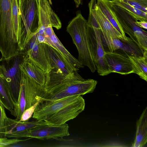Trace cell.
I'll use <instances>...</instances> for the list:
<instances>
[{"label": "cell", "mask_w": 147, "mask_h": 147, "mask_svg": "<svg viewBox=\"0 0 147 147\" xmlns=\"http://www.w3.org/2000/svg\"><path fill=\"white\" fill-rule=\"evenodd\" d=\"M136 24L139 27L142 28L147 29V21L144 20L137 21L136 22Z\"/></svg>", "instance_id": "30"}, {"label": "cell", "mask_w": 147, "mask_h": 147, "mask_svg": "<svg viewBox=\"0 0 147 147\" xmlns=\"http://www.w3.org/2000/svg\"><path fill=\"white\" fill-rule=\"evenodd\" d=\"M12 0H0V52L7 59L20 51L12 18Z\"/></svg>", "instance_id": "4"}, {"label": "cell", "mask_w": 147, "mask_h": 147, "mask_svg": "<svg viewBox=\"0 0 147 147\" xmlns=\"http://www.w3.org/2000/svg\"><path fill=\"white\" fill-rule=\"evenodd\" d=\"M127 55L134 69V73L147 82V57Z\"/></svg>", "instance_id": "22"}, {"label": "cell", "mask_w": 147, "mask_h": 147, "mask_svg": "<svg viewBox=\"0 0 147 147\" xmlns=\"http://www.w3.org/2000/svg\"><path fill=\"white\" fill-rule=\"evenodd\" d=\"M1 104H1V102H0V106H1Z\"/></svg>", "instance_id": "33"}, {"label": "cell", "mask_w": 147, "mask_h": 147, "mask_svg": "<svg viewBox=\"0 0 147 147\" xmlns=\"http://www.w3.org/2000/svg\"><path fill=\"white\" fill-rule=\"evenodd\" d=\"M5 108L1 104L0 106V138H6L5 125V118L6 115Z\"/></svg>", "instance_id": "27"}, {"label": "cell", "mask_w": 147, "mask_h": 147, "mask_svg": "<svg viewBox=\"0 0 147 147\" xmlns=\"http://www.w3.org/2000/svg\"><path fill=\"white\" fill-rule=\"evenodd\" d=\"M21 83L24 89L26 110L38 102L37 98L43 92L44 87L35 82L22 71Z\"/></svg>", "instance_id": "13"}, {"label": "cell", "mask_w": 147, "mask_h": 147, "mask_svg": "<svg viewBox=\"0 0 147 147\" xmlns=\"http://www.w3.org/2000/svg\"><path fill=\"white\" fill-rule=\"evenodd\" d=\"M48 1L50 5H52L51 0H39V2L42 4L43 5H45L46 3Z\"/></svg>", "instance_id": "32"}, {"label": "cell", "mask_w": 147, "mask_h": 147, "mask_svg": "<svg viewBox=\"0 0 147 147\" xmlns=\"http://www.w3.org/2000/svg\"><path fill=\"white\" fill-rule=\"evenodd\" d=\"M101 37L103 45H106L110 52L119 50L129 55L138 57L143 56L144 51L130 37H128L127 40L122 41L118 38L103 36L101 33Z\"/></svg>", "instance_id": "11"}, {"label": "cell", "mask_w": 147, "mask_h": 147, "mask_svg": "<svg viewBox=\"0 0 147 147\" xmlns=\"http://www.w3.org/2000/svg\"><path fill=\"white\" fill-rule=\"evenodd\" d=\"M105 57L112 73L121 75L134 73V69L127 54L105 51Z\"/></svg>", "instance_id": "12"}, {"label": "cell", "mask_w": 147, "mask_h": 147, "mask_svg": "<svg viewBox=\"0 0 147 147\" xmlns=\"http://www.w3.org/2000/svg\"><path fill=\"white\" fill-rule=\"evenodd\" d=\"M95 16L102 36L118 38L122 41H126L107 19L96 4L95 7Z\"/></svg>", "instance_id": "20"}, {"label": "cell", "mask_w": 147, "mask_h": 147, "mask_svg": "<svg viewBox=\"0 0 147 147\" xmlns=\"http://www.w3.org/2000/svg\"><path fill=\"white\" fill-rule=\"evenodd\" d=\"M136 130L133 147H142L147 142V107L143 110L136 122Z\"/></svg>", "instance_id": "21"}, {"label": "cell", "mask_w": 147, "mask_h": 147, "mask_svg": "<svg viewBox=\"0 0 147 147\" xmlns=\"http://www.w3.org/2000/svg\"><path fill=\"white\" fill-rule=\"evenodd\" d=\"M38 103V102H37L30 108L26 110L22 114L21 118L19 121L21 122L28 121V120L32 115Z\"/></svg>", "instance_id": "28"}, {"label": "cell", "mask_w": 147, "mask_h": 147, "mask_svg": "<svg viewBox=\"0 0 147 147\" xmlns=\"http://www.w3.org/2000/svg\"><path fill=\"white\" fill-rule=\"evenodd\" d=\"M111 0L113 4L120 7L129 12L138 20L147 21V13L134 7L123 0Z\"/></svg>", "instance_id": "24"}, {"label": "cell", "mask_w": 147, "mask_h": 147, "mask_svg": "<svg viewBox=\"0 0 147 147\" xmlns=\"http://www.w3.org/2000/svg\"><path fill=\"white\" fill-rule=\"evenodd\" d=\"M87 20L82 14L78 13L69 23L67 32L71 36L78 53V60L83 65L94 73L96 67L92 57L86 31Z\"/></svg>", "instance_id": "3"}, {"label": "cell", "mask_w": 147, "mask_h": 147, "mask_svg": "<svg viewBox=\"0 0 147 147\" xmlns=\"http://www.w3.org/2000/svg\"><path fill=\"white\" fill-rule=\"evenodd\" d=\"M85 107L84 100L81 96H69L45 105L37 104L32 117L48 124L59 125L76 118Z\"/></svg>", "instance_id": "2"}, {"label": "cell", "mask_w": 147, "mask_h": 147, "mask_svg": "<svg viewBox=\"0 0 147 147\" xmlns=\"http://www.w3.org/2000/svg\"><path fill=\"white\" fill-rule=\"evenodd\" d=\"M134 7L147 13V0H123Z\"/></svg>", "instance_id": "26"}, {"label": "cell", "mask_w": 147, "mask_h": 147, "mask_svg": "<svg viewBox=\"0 0 147 147\" xmlns=\"http://www.w3.org/2000/svg\"><path fill=\"white\" fill-rule=\"evenodd\" d=\"M69 125L66 123L59 125L47 124L11 134L7 138H30L43 140H63L64 137L69 135Z\"/></svg>", "instance_id": "8"}, {"label": "cell", "mask_w": 147, "mask_h": 147, "mask_svg": "<svg viewBox=\"0 0 147 147\" xmlns=\"http://www.w3.org/2000/svg\"><path fill=\"white\" fill-rule=\"evenodd\" d=\"M112 6L124 32L142 50L147 51V32L136 24L137 19L124 9L113 3Z\"/></svg>", "instance_id": "7"}, {"label": "cell", "mask_w": 147, "mask_h": 147, "mask_svg": "<svg viewBox=\"0 0 147 147\" xmlns=\"http://www.w3.org/2000/svg\"><path fill=\"white\" fill-rule=\"evenodd\" d=\"M38 2H38H39V0H36Z\"/></svg>", "instance_id": "34"}, {"label": "cell", "mask_w": 147, "mask_h": 147, "mask_svg": "<svg viewBox=\"0 0 147 147\" xmlns=\"http://www.w3.org/2000/svg\"><path fill=\"white\" fill-rule=\"evenodd\" d=\"M46 9H45L39 5V22L36 33L43 36H44L45 28L49 25H51L57 30L59 29L61 26L59 18L52 9L49 3L46 4Z\"/></svg>", "instance_id": "15"}, {"label": "cell", "mask_w": 147, "mask_h": 147, "mask_svg": "<svg viewBox=\"0 0 147 147\" xmlns=\"http://www.w3.org/2000/svg\"><path fill=\"white\" fill-rule=\"evenodd\" d=\"M45 52L48 61L51 68L55 71L65 75L77 71L63 58L53 47L44 43Z\"/></svg>", "instance_id": "14"}, {"label": "cell", "mask_w": 147, "mask_h": 147, "mask_svg": "<svg viewBox=\"0 0 147 147\" xmlns=\"http://www.w3.org/2000/svg\"><path fill=\"white\" fill-rule=\"evenodd\" d=\"M25 140H20L16 138L9 139L7 138H0V147H10L12 145Z\"/></svg>", "instance_id": "29"}, {"label": "cell", "mask_w": 147, "mask_h": 147, "mask_svg": "<svg viewBox=\"0 0 147 147\" xmlns=\"http://www.w3.org/2000/svg\"><path fill=\"white\" fill-rule=\"evenodd\" d=\"M5 125L6 136L17 133L33 128L47 124L43 121L36 120L28 122H21L7 117L5 118Z\"/></svg>", "instance_id": "17"}, {"label": "cell", "mask_w": 147, "mask_h": 147, "mask_svg": "<svg viewBox=\"0 0 147 147\" xmlns=\"http://www.w3.org/2000/svg\"><path fill=\"white\" fill-rule=\"evenodd\" d=\"M46 43L56 50L64 60L76 71L84 67L81 62L72 55L66 49L54 32L50 36H45Z\"/></svg>", "instance_id": "16"}, {"label": "cell", "mask_w": 147, "mask_h": 147, "mask_svg": "<svg viewBox=\"0 0 147 147\" xmlns=\"http://www.w3.org/2000/svg\"><path fill=\"white\" fill-rule=\"evenodd\" d=\"M76 7H78L80 5L82 4L83 0H74Z\"/></svg>", "instance_id": "31"}, {"label": "cell", "mask_w": 147, "mask_h": 147, "mask_svg": "<svg viewBox=\"0 0 147 147\" xmlns=\"http://www.w3.org/2000/svg\"><path fill=\"white\" fill-rule=\"evenodd\" d=\"M97 84L94 79H84L77 71L65 75L52 69L46 74L44 91L37 98L38 104L45 105L67 97L92 92Z\"/></svg>", "instance_id": "1"}, {"label": "cell", "mask_w": 147, "mask_h": 147, "mask_svg": "<svg viewBox=\"0 0 147 147\" xmlns=\"http://www.w3.org/2000/svg\"><path fill=\"white\" fill-rule=\"evenodd\" d=\"M12 18L15 33L19 44L20 36V18L18 0H12L11 5Z\"/></svg>", "instance_id": "25"}, {"label": "cell", "mask_w": 147, "mask_h": 147, "mask_svg": "<svg viewBox=\"0 0 147 147\" xmlns=\"http://www.w3.org/2000/svg\"><path fill=\"white\" fill-rule=\"evenodd\" d=\"M20 67L22 71L35 82L41 86H44L46 74L32 62L28 56L20 65Z\"/></svg>", "instance_id": "19"}, {"label": "cell", "mask_w": 147, "mask_h": 147, "mask_svg": "<svg viewBox=\"0 0 147 147\" xmlns=\"http://www.w3.org/2000/svg\"><path fill=\"white\" fill-rule=\"evenodd\" d=\"M86 30L96 70L100 76L107 75L111 72L106 58L105 51L101 39V29L93 27L87 23Z\"/></svg>", "instance_id": "9"}, {"label": "cell", "mask_w": 147, "mask_h": 147, "mask_svg": "<svg viewBox=\"0 0 147 147\" xmlns=\"http://www.w3.org/2000/svg\"><path fill=\"white\" fill-rule=\"evenodd\" d=\"M96 4L103 14L123 37L125 40H128L122 27L119 22L113 8L111 0H96Z\"/></svg>", "instance_id": "18"}, {"label": "cell", "mask_w": 147, "mask_h": 147, "mask_svg": "<svg viewBox=\"0 0 147 147\" xmlns=\"http://www.w3.org/2000/svg\"><path fill=\"white\" fill-rule=\"evenodd\" d=\"M22 51L45 74L49 73L51 70L45 53L44 43L38 41L35 34L28 42Z\"/></svg>", "instance_id": "10"}, {"label": "cell", "mask_w": 147, "mask_h": 147, "mask_svg": "<svg viewBox=\"0 0 147 147\" xmlns=\"http://www.w3.org/2000/svg\"><path fill=\"white\" fill-rule=\"evenodd\" d=\"M27 56L23 51H20L10 58L0 59V77L16 104L19 97L22 79L20 65Z\"/></svg>", "instance_id": "6"}, {"label": "cell", "mask_w": 147, "mask_h": 147, "mask_svg": "<svg viewBox=\"0 0 147 147\" xmlns=\"http://www.w3.org/2000/svg\"><path fill=\"white\" fill-rule=\"evenodd\" d=\"M20 18V51L37 32L39 22V5L36 0H18Z\"/></svg>", "instance_id": "5"}, {"label": "cell", "mask_w": 147, "mask_h": 147, "mask_svg": "<svg viewBox=\"0 0 147 147\" xmlns=\"http://www.w3.org/2000/svg\"><path fill=\"white\" fill-rule=\"evenodd\" d=\"M0 102L4 108L14 115L16 103L8 90L3 84L0 77Z\"/></svg>", "instance_id": "23"}]
</instances>
